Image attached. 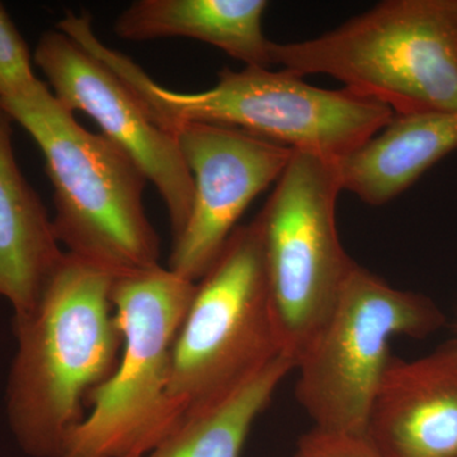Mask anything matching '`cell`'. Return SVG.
<instances>
[{"label":"cell","instance_id":"obj_10","mask_svg":"<svg viewBox=\"0 0 457 457\" xmlns=\"http://www.w3.org/2000/svg\"><path fill=\"white\" fill-rule=\"evenodd\" d=\"M194 179V203L168 269L191 282L212 266L243 213L278 182L294 150L251 132L204 122L170 129Z\"/></svg>","mask_w":457,"mask_h":457},{"label":"cell","instance_id":"obj_13","mask_svg":"<svg viewBox=\"0 0 457 457\" xmlns=\"http://www.w3.org/2000/svg\"><path fill=\"white\" fill-rule=\"evenodd\" d=\"M457 149V113H394L368 141L333 162L342 191L381 206Z\"/></svg>","mask_w":457,"mask_h":457},{"label":"cell","instance_id":"obj_11","mask_svg":"<svg viewBox=\"0 0 457 457\" xmlns=\"http://www.w3.org/2000/svg\"><path fill=\"white\" fill-rule=\"evenodd\" d=\"M365 436L381 457H457V339L390 359Z\"/></svg>","mask_w":457,"mask_h":457},{"label":"cell","instance_id":"obj_2","mask_svg":"<svg viewBox=\"0 0 457 457\" xmlns=\"http://www.w3.org/2000/svg\"><path fill=\"white\" fill-rule=\"evenodd\" d=\"M44 155L54 188V233L66 253L114 278L161 266V240L146 215L147 180L104 135L78 123L46 83L0 99Z\"/></svg>","mask_w":457,"mask_h":457},{"label":"cell","instance_id":"obj_4","mask_svg":"<svg viewBox=\"0 0 457 457\" xmlns=\"http://www.w3.org/2000/svg\"><path fill=\"white\" fill-rule=\"evenodd\" d=\"M270 60L394 113H457V0H386L311 40L272 42Z\"/></svg>","mask_w":457,"mask_h":457},{"label":"cell","instance_id":"obj_8","mask_svg":"<svg viewBox=\"0 0 457 457\" xmlns=\"http://www.w3.org/2000/svg\"><path fill=\"white\" fill-rule=\"evenodd\" d=\"M446 323L425 295L399 290L354 264L335 311L296 368L297 402L329 432L365 435L395 337L426 338Z\"/></svg>","mask_w":457,"mask_h":457},{"label":"cell","instance_id":"obj_3","mask_svg":"<svg viewBox=\"0 0 457 457\" xmlns=\"http://www.w3.org/2000/svg\"><path fill=\"white\" fill-rule=\"evenodd\" d=\"M82 45L139 98L156 125L170 132L183 122L230 126L294 150L336 162L385 128L389 107L352 90L312 86L290 71L261 66L222 69L203 92H177L156 83L130 57L96 33Z\"/></svg>","mask_w":457,"mask_h":457},{"label":"cell","instance_id":"obj_12","mask_svg":"<svg viewBox=\"0 0 457 457\" xmlns=\"http://www.w3.org/2000/svg\"><path fill=\"white\" fill-rule=\"evenodd\" d=\"M13 119L0 104V296L29 314L64 260L53 221L13 152Z\"/></svg>","mask_w":457,"mask_h":457},{"label":"cell","instance_id":"obj_7","mask_svg":"<svg viewBox=\"0 0 457 457\" xmlns=\"http://www.w3.org/2000/svg\"><path fill=\"white\" fill-rule=\"evenodd\" d=\"M333 162L293 152L254 221L282 352L295 363L335 311L356 262L337 228Z\"/></svg>","mask_w":457,"mask_h":457},{"label":"cell","instance_id":"obj_15","mask_svg":"<svg viewBox=\"0 0 457 457\" xmlns=\"http://www.w3.org/2000/svg\"><path fill=\"white\" fill-rule=\"evenodd\" d=\"M293 370V361L279 356L218 404L185 418L144 457H242L255 420Z\"/></svg>","mask_w":457,"mask_h":457},{"label":"cell","instance_id":"obj_16","mask_svg":"<svg viewBox=\"0 0 457 457\" xmlns=\"http://www.w3.org/2000/svg\"><path fill=\"white\" fill-rule=\"evenodd\" d=\"M40 82L29 46L0 3V99L23 95Z\"/></svg>","mask_w":457,"mask_h":457},{"label":"cell","instance_id":"obj_14","mask_svg":"<svg viewBox=\"0 0 457 457\" xmlns=\"http://www.w3.org/2000/svg\"><path fill=\"white\" fill-rule=\"evenodd\" d=\"M266 0H137L113 25L126 41L192 38L245 66L270 68L272 41L264 36Z\"/></svg>","mask_w":457,"mask_h":457},{"label":"cell","instance_id":"obj_9","mask_svg":"<svg viewBox=\"0 0 457 457\" xmlns=\"http://www.w3.org/2000/svg\"><path fill=\"white\" fill-rule=\"evenodd\" d=\"M33 62L66 108L95 120L101 134L139 165L163 200L174 242L185 230L194 203V179L176 137L156 125L106 64L64 32H45Z\"/></svg>","mask_w":457,"mask_h":457},{"label":"cell","instance_id":"obj_5","mask_svg":"<svg viewBox=\"0 0 457 457\" xmlns=\"http://www.w3.org/2000/svg\"><path fill=\"white\" fill-rule=\"evenodd\" d=\"M195 288L162 266L114 278L121 356L62 457H144L179 428L168 394L171 352Z\"/></svg>","mask_w":457,"mask_h":457},{"label":"cell","instance_id":"obj_17","mask_svg":"<svg viewBox=\"0 0 457 457\" xmlns=\"http://www.w3.org/2000/svg\"><path fill=\"white\" fill-rule=\"evenodd\" d=\"M291 457H381L365 435L329 432L317 427L305 433Z\"/></svg>","mask_w":457,"mask_h":457},{"label":"cell","instance_id":"obj_6","mask_svg":"<svg viewBox=\"0 0 457 457\" xmlns=\"http://www.w3.org/2000/svg\"><path fill=\"white\" fill-rule=\"evenodd\" d=\"M279 356L260 228L252 220L234 230L196 282L171 352L174 411L183 420L218 404Z\"/></svg>","mask_w":457,"mask_h":457},{"label":"cell","instance_id":"obj_1","mask_svg":"<svg viewBox=\"0 0 457 457\" xmlns=\"http://www.w3.org/2000/svg\"><path fill=\"white\" fill-rule=\"evenodd\" d=\"M114 276L66 253L29 314L14 317L9 426L29 455L62 457L90 395L119 365Z\"/></svg>","mask_w":457,"mask_h":457}]
</instances>
